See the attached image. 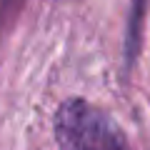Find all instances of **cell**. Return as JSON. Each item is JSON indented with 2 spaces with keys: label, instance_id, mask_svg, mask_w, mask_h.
<instances>
[{
  "label": "cell",
  "instance_id": "cell-1",
  "mask_svg": "<svg viewBox=\"0 0 150 150\" xmlns=\"http://www.w3.org/2000/svg\"><path fill=\"white\" fill-rule=\"evenodd\" d=\"M60 150H130L120 128L95 105L68 100L55 120Z\"/></svg>",
  "mask_w": 150,
  "mask_h": 150
}]
</instances>
